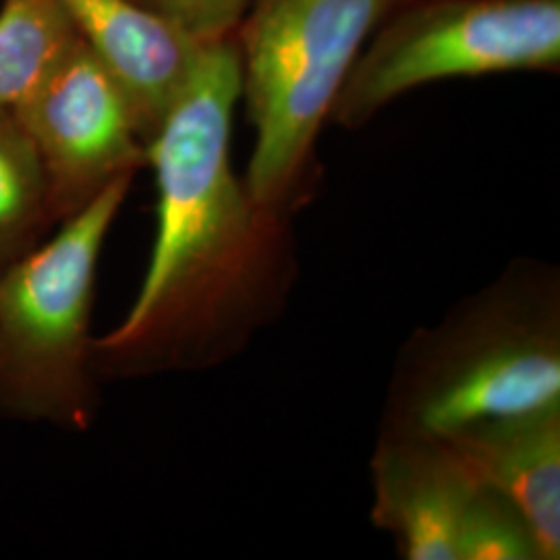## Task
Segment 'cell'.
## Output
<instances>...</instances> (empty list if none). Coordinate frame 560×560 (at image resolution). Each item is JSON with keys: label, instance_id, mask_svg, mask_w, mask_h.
<instances>
[{"label": "cell", "instance_id": "cell-1", "mask_svg": "<svg viewBox=\"0 0 560 560\" xmlns=\"http://www.w3.org/2000/svg\"><path fill=\"white\" fill-rule=\"evenodd\" d=\"M241 81L235 36L206 42L191 78L145 143L159 194L156 237L127 316L94 339L98 376L219 361L270 301L287 217L252 200L231 166Z\"/></svg>", "mask_w": 560, "mask_h": 560}, {"label": "cell", "instance_id": "cell-2", "mask_svg": "<svg viewBox=\"0 0 560 560\" xmlns=\"http://www.w3.org/2000/svg\"><path fill=\"white\" fill-rule=\"evenodd\" d=\"M407 0H254L235 40L254 127L245 187L287 217L316 171V141L363 46Z\"/></svg>", "mask_w": 560, "mask_h": 560}, {"label": "cell", "instance_id": "cell-3", "mask_svg": "<svg viewBox=\"0 0 560 560\" xmlns=\"http://www.w3.org/2000/svg\"><path fill=\"white\" fill-rule=\"evenodd\" d=\"M131 183L115 180L0 275V418L67 432L96 418V266Z\"/></svg>", "mask_w": 560, "mask_h": 560}, {"label": "cell", "instance_id": "cell-4", "mask_svg": "<svg viewBox=\"0 0 560 560\" xmlns=\"http://www.w3.org/2000/svg\"><path fill=\"white\" fill-rule=\"evenodd\" d=\"M559 65L560 0H407L363 46L330 119L353 129L434 81Z\"/></svg>", "mask_w": 560, "mask_h": 560}, {"label": "cell", "instance_id": "cell-5", "mask_svg": "<svg viewBox=\"0 0 560 560\" xmlns=\"http://www.w3.org/2000/svg\"><path fill=\"white\" fill-rule=\"evenodd\" d=\"M13 115L40 159L57 226L145 166V141L127 96L83 40Z\"/></svg>", "mask_w": 560, "mask_h": 560}, {"label": "cell", "instance_id": "cell-6", "mask_svg": "<svg viewBox=\"0 0 560 560\" xmlns=\"http://www.w3.org/2000/svg\"><path fill=\"white\" fill-rule=\"evenodd\" d=\"M416 386L399 428L444 439L486 421L560 407V349L552 320L497 316Z\"/></svg>", "mask_w": 560, "mask_h": 560}, {"label": "cell", "instance_id": "cell-7", "mask_svg": "<svg viewBox=\"0 0 560 560\" xmlns=\"http://www.w3.org/2000/svg\"><path fill=\"white\" fill-rule=\"evenodd\" d=\"M374 521L409 560H457L460 517L480 481L436 436L397 428L372 460Z\"/></svg>", "mask_w": 560, "mask_h": 560}, {"label": "cell", "instance_id": "cell-8", "mask_svg": "<svg viewBox=\"0 0 560 560\" xmlns=\"http://www.w3.org/2000/svg\"><path fill=\"white\" fill-rule=\"evenodd\" d=\"M83 44L119 83L148 143L191 78L203 44L138 0H60Z\"/></svg>", "mask_w": 560, "mask_h": 560}, {"label": "cell", "instance_id": "cell-9", "mask_svg": "<svg viewBox=\"0 0 560 560\" xmlns=\"http://www.w3.org/2000/svg\"><path fill=\"white\" fill-rule=\"evenodd\" d=\"M476 480L527 521L540 560L560 557V407L486 421L444 436Z\"/></svg>", "mask_w": 560, "mask_h": 560}, {"label": "cell", "instance_id": "cell-10", "mask_svg": "<svg viewBox=\"0 0 560 560\" xmlns=\"http://www.w3.org/2000/svg\"><path fill=\"white\" fill-rule=\"evenodd\" d=\"M80 42L60 0H2L0 113H13Z\"/></svg>", "mask_w": 560, "mask_h": 560}, {"label": "cell", "instance_id": "cell-11", "mask_svg": "<svg viewBox=\"0 0 560 560\" xmlns=\"http://www.w3.org/2000/svg\"><path fill=\"white\" fill-rule=\"evenodd\" d=\"M57 226L36 148L13 113H0V275Z\"/></svg>", "mask_w": 560, "mask_h": 560}, {"label": "cell", "instance_id": "cell-12", "mask_svg": "<svg viewBox=\"0 0 560 560\" xmlns=\"http://www.w3.org/2000/svg\"><path fill=\"white\" fill-rule=\"evenodd\" d=\"M455 555L457 560H540L525 517L483 483L463 511Z\"/></svg>", "mask_w": 560, "mask_h": 560}, {"label": "cell", "instance_id": "cell-13", "mask_svg": "<svg viewBox=\"0 0 560 560\" xmlns=\"http://www.w3.org/2000/svg\"><path fill=\"white\" fill-rule=\"evenodd\" d=\"M164 20L175 23L189 38L217 42L235 36L254 0H138Z\"/></svg>", "mask_w": 560, "mask_h": 560}]
</instances>
